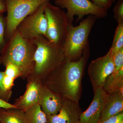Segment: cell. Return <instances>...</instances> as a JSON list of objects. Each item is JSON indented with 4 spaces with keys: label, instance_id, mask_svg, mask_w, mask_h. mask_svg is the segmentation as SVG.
Here are the masks:
<instances>
[{
    "label": "cell",
    "instance_id": "5b68a950",
    "mask_svg": "<svg viewBox=\"0 0 123 123\" xmlns=\"http://www.w3.org/2000/svg\"><path fill=\"white\" fill-rule=\"evenodd\" d=\"M51 0H5L7 14L6 19L5 38L8 40L18 24L35 11L42 4Z\"/></svg>",
    "mask_w": 123,
    "mask_h": 123
},
{
    "label": "cell",
    "instance_id": "30bf717a",
    "mask_svg": "<svg viewBox=\"0 0 123 123\" xmlns=\"http://www.w3.org/2000/svg\"><path fill=\"white\" fill-rule=\"evenodd\" d=\"M94 97L92 102L85 111L82 112L78 123H99L108 94L103 87L93 90Z\"/></svg>",
    "mask_w": 123,
    "mask_h": 123
},
{
    "label": "cell",
    "instance_id": "277c9868",
    "mask_svg": "<svg viewBox=\"0 0 123 123\" xmlns=\"http://www.w3.org/2000/svg\"><path fill=\"white\" fill-rule=\"evenodd\" d=\"M97 18L94 15H88L78 25H68V34L63 45L65 59L76 61L82 57L89 46V35Z\"/></svg>",
    "mask_w": 123,
    "mask_h": 123
},
{
    "label": "cell",
    "instance_id": "8fae6325",
    "mask_svg": "<svg viewBox=\"0 0 123 123\" xmlns=\"http://www.w3.org/2000/svg\"><path fill=\"white\" fill-rule=\"evenodd\" d=\"M26 78L27 82L25 93L15 99L13 104L24 112L38 104L40 92L43 85L40 80L33 76L29 75Z\"/></svg>",
    "mask_w": 123,
    "mask_h": 123
},
{
    "label": "cell",
    "instance_id": "603a6c76",
    "mask_svg": "<svg viewBox=\"0 0 123 123\" xmlns=\"http://www.w3.org/2000/svg\"><path fill=\"white\" fill-rule=\"evenodd\" d=\"M114 68L113 72H117L123 68V48L119 51L114 57Z\"/></svg>",
    "mask_w": 123,
    "mask_h": 123
},
{
    "label": "cell",
    "instance_id": "2e32d148",
    "mask_svg": "<svg viewBox=\"0 0 123 123\" xmlns=\"http://www.w3.org/2000/svg\"><path fill=\"white\" fill-rule=\"evenodd\" d=\"M103 88L108 94L123 90V68L109 75L106 79Z\"/></svg>",
    "mask_w": 123,
    "mask_h": 123
},
{
    "label": "cell",
    "instance_id": "8992f818",
    "mask_svg": "<svg viewBox=\"0 0 123 123\" xmlns=\"http://www.w3.org/2000/svg\"><path fill=\"white\" fill-rule=\"evenodd\" d=\"M47 21L45 37L52 43L63 46L68 32V23L66 13L49 2L44 11Z\"/></svg>",
    "mask_w": 123,
    "mask_h": 123
},
{
    "label": "cell",
    "instance_id": "ac0fdd59",
    "mask_svg": "<svg viewBox=\"0 0 123 123\" xmlns=\"http://www.w3.org/2000/svg\"><path fill=\"white\" fill-rule=\"evenodd\" d=\"M123 48V22L118 23L112 44L110 50L113 57L119 51Z\"/></svg>",
    "mask_w": 123,
    "mask_h": 123
},
{
    "label": "cell",
    "instance_id": "ffe728a7",
    "mask_svg": "<svg viewBox=\"0 0 123 123\" xmlns=\"http://www.w3.org/2000/svg\"><path fill=\"white\" fill-rule=\"evenodd\" d=\"M6 30V19L3 13H0V55L6 43L5 38Z\"/></svg>",
    "mask_w": 123,
    "mask_h": 123
},
{
    "label": "cell",
    "instance_id": "ba28073f",
    "mask_svg": "<svg viewBox=\"0 0 123 123\" xmlns=\"http://www.w3.org/2000/svg\"><path fill=\"white\" fill-rule=\"evenodd\" d=\"M47 1L42 4L35 11L28 15L18 24L17 30L26 39L32 40L40 35L46 37L47 21L44 14Z\"/></svg>",
    "mask_w": 123,
    "mask_h": 123
},
{
    "label": "cell",
    "instance_id": "83f0119b",
    "mask_svg": "<svg viewBox=\"0 0 123 123\" xmlns=\"http://www.w3.org/2000/svg\"><path fill=\"white\" fill-rule=\"evenodd\" d=\"M6 11L5 0H0V13H3Z\"/></svg>",
    "mask_w": 123,
    "mask_h": 123
},
{
    "label": "cell",
    "instance_id": "52a82bcc",
    "mask_svg": "<svg viewBox=\"0 0 123 123\" xmlns=\"http://www.w3.org/2000/svg\"><path fill=\"white\" fill-rule=\"evenodd\" d=\"M55 4L61 9H66L68 25L73 24L75 15L77 22L86 15H92L97 18L105 17L107 10L98 7L89 0H55Z\"/></svg>",
    "mask_w": 123,
    "mask_h": 123
},
{
    "label": "cell",
    "instance_id": "9a60e30c",
    "mask_svg": "<svg viewBox=\"0 0 123 123\" xmlns=\"http://www.w3.org/2000/svg\"><path fill=\"white\" fill-rule=\"evenodd\" d=\"M0 123H27L25 112L18 108H0Z\"/></svg>",
    "mask_w": 123,
    "mask_h": 123
},
{
    "label": "cell",
    "instance_id": "e0dca14e",
    "mask_svg": "<svg viewBox=\"0 0 123 123\" xmlns=\"http://www.w3.org/2000/svg\"><path fill=\"white\" fill-rule=\"evenodd\" d=\"M27 123H46L47 116L42 111L39 104L25 112Z\"/></svg>",
    "mask_w": 123,
    "mask_h": 123
},
{
    "label": "cell",
    "instance_id": "4316f807",
    "mask_svg": "<svg viewBox=\"0 0 123 123\" xmlns=\"http://www.w3.org/2000/svg\"><path fill=\"white\" fill-rule=\"evenodd\" d=\"M14 108H17L13 104H11L0 98V108L8 109Z\"/></svg>",
    "mask_w": 123,
    "mask_h": 123
},
{
    "label": "cell",
    "instance_id": "f1b7e54d",
    "mask_svg": "<svg viewBox=\"0 0 123 123\" xmlns=\"http://www.w3.org/2000/svg\"><path fill=\"white\" fill-rule=\"evenodd\" d=\"M1 64H2V62H1V58L0 55V66Z\"/></svg>",
    "mask_w": 123,
    "mask_h": 123
},
{
    "label": "cell",
    "instance_id": "6da1fadb",
    "mask_svg": "<svg viewBox=\"0 0 123 123\" xmlns=\"http://www.w3.org/2000/svg\"><path fill=\"white\" fill-rule=\"evenodd\" d=\"M88 46L82 57L76 61L65 59L42 82L64 99L79 103L82 93V80L89 57Z\"/></svg>",
    "mask_w": 123,
    "mask_h": 123
},
{
    "label": "cell",
    "instance_id": "5bb4252c",
    "mask_svg": "<svg viewBox=\"0 0 123 123\" xmlns=\"http://www.w3.org/2000/svg\"><path fill=\"white\" fill-rule=\"evenodd\" d=\"M123 90L117 91L108 95L99 123L123 111Z\"/></svg>",
    "mask_w": 123,
    "mask_h": 123
},
{
    "label": "cell",
    "instance_id": "d4e9b609",
    "mask_svg": "<svg viewBox=\"0 0 123 123\" xmlns=\"http://www.w3.org/2000/svg\"><path fill=\"white\" fill-rule=\"evenodd\" d=\"M99 123H123V111Z\"/></svg>",
    "mask_w": 123,
    "mask_h": 123
},
{
    "label": "cell",
    "instance_id": "44dd1931",
    "mask_svg": "<svg viewBox=\"0 0 123 123\" xmlns=\"http://www.w3.org/2000/svg\"><path fill=\"white\" fill-rule=\"evenodd\" d=\"M4 75V72L0 71V98L8 102L12 96V91H8L4 88L2 79Z\"/></svg>",
    "mask_w": 123,
    "mask_h": 123
},
{
    "label": "cell",
    "instance_id": "4fadbf2b",
    "mask_svg": "<svg viewBox=\"0 0 123 123\" xmlns=\"http://www.w3.org/2000/svg\"><path fill=\"white\" fill-rule=\"evenodd\" d=\"M64 99L43 85L40 92L38 104L46 115L56 114L61 109Z\"/></svg>",
    "mask_w": 123,
    "mask_h": 123
},
{
    "label": "cell",
    "instance_id": "f546056e",
    "mask_svg": "<svg viewBox=\"0 0 123 123\" xmlns=\"http://www.w3.org/2000/svg\"><path fill=\"white\" fill-rule=\"evenodd\" d=\"M116 0H111L112 3H114V2L116 1Z\"/></svg>",
    "mask_w": 123,
    "mask_h": 123
},
{
    "label": "cell",
    "instance_id": "7402d4cb",
    "mask_svg": "<svg viewBox=\"0 0 123 123\" xmlns=\"http://www.w3.org/2000/svg\"><path fill=\"white\" fill-rule=\"evenodd\" d=\"M114 17L117 23L123 22V0H118L114 7Z\"/></svg>",
    "mask_w": 123,
    "mask_h": 123
},
{
    "label": "cell",
    "instance_id": "7a4b0ae2",
    "mask_svg": "<svg viewBox=\"0 0 123 123\" xmlns=\"http://www.w3.org/2000/svg\"><path fill=\"white\" fill-rule=\"evenodd\" d=\"M36 45L32 40L24 38L16 30L6 42L1 53L2 64L5 66L9 63L17 66L24 80L33 72L35 62L34 56Z\"/></svg>",
    "mask_w": 123,
    "mask_h": 123
},
{
    "label": "cell",
    "instance_id": "d6986e66",
    "mask_svg": "<svg viewBox=\"0 0 123 123\" xmlns=\"http://www.w3.org/2000/svg\"><path fill=\"white\" fill-rule=\"evenodd\" d=\"M4 71L5 75H7L14 79L18 77L21 78L22 74L20 69L14 64L9 63L6 65Z\"/></svg>",
    "mask_w": 123,
    "mask_h": 123
},
{
    "label": "cell",
    "instance_id": "3957f363",
    "mask_svg": "<svg viewBox=\"0 0 123 123\" xmlns=\"http://www.w3.org/2000/svg\"><path fill=\"white\" fill-rule=\"evenodd\" d=\"M32 41L36 49L34 56V67L30 75L42 83L65 59L63 49V46L52 43L43 35H40Z\"/></svg>",
    "mask_w": 123,
    "mask_h": 123
},
{
    "label": "cell",
    "instance_id": "7c38bea8",
    "mask_svg": "<svg viewBox=\"0 0 123 123\" xmlns=\"http://www.w3.org/2000/svg\"><path fill=\"white\" fill-rule=\"evenodd\" d=\"M82 112L79 103L64 99L59 112L56 115L47 116L46 123H78Z\"/></svg>",
    "mask_w": 123,
    "mask_h": 123
},
{
    "label": "cell",
    "instance_id": "484cf974",
    "mask_svg": "<svg viewBox=\"0 0 123 123\" xmlns=\"http://www.w3.org/2000/svg\"><path fill=\"white\" fill-rule=\"evenodd\" d=\"M92 2L98 7L108 9L111 7L112 2L111 0H92Z\"/></svg>",
    "mask_w": 123,
    "mask_h": 123
},
{
    "label": "cell",
    "instance_id": "9c48e42d",
    "mask_svg": "<svg viewBox=\"0 0 123 123\" xmlns=\"http://www.w3.org/2000/svg\"><path fill=\"white\" fill-rule=\"evenodd\" d=\"M114 57L110 49L105 55L91 62L88 69L93 90L103 87L106 79L114 70Z\"/></svg>",
    "mask_w": 123,
    "mask_h": 123
},
{
    "label": "cell",
    "instance_id": "cb8c5ba5",
    "mask_svg": "<svg viewBox=\"0 0 123 123\" xmlns=\"http://www.w3.org/2000/svg\"><path fill=\"white\" fill-rule=\"evenodd\" d=\"M15 79L11 77L5 75L2 79V84L6 90L10 91L12 90L13 86L14 85V82Z\"/></svg>",
    "mask_w": 123,
    "mask_h": 123
}]
</instances>
